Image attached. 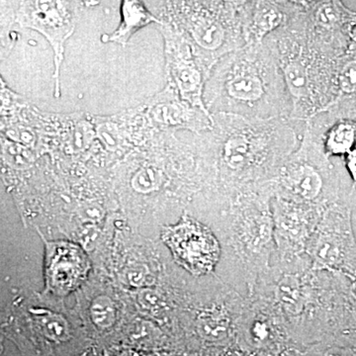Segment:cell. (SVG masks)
Returning a JSON list of instances; mask_svg holds the SVG:
<instances>
[{
    "mask_svg": "<svg viewBox=\"0 0 356 356\" xmlns=\"http://www.w3.org/2000/svg\"><path fill=\"white\" fill-rule=\"evenodd\" d=\"M212 128L203 136V163L225 191L269 184L298 147L305 123L289 119L250 120L212 114Z\"/></svg>",
    "mask_w": 356,
    "mask_h": 356,
    "instance_id": "6da1fadb",
    "label": "cell"
},
{
    "mask_svg": "<svg viewBox=\"0 0 356 356\" xmlns=\"http://www.w3.org/2000/svg\"><path fill=\"white\" fill-rule=\"evenodd\" d=\"M203 100L211 115L250 120L289 119L292 110L280 67L264 42L222 58L211 72Z\"/></svg>",
    "mask_w": 356,
    "mask_h": 356,
    "instance_id": "7a4b0ae2",
    "label": "cell"
},
{
    "mask_svg": "<svg viewBox=\"0 0 356 356\" xmlns=\"http://www.w3.org/2000/svg\"><path fill=\"white\" fill-rule=\"evenodd\" d=\"M302 10L303 1H300L286 24L264 41L280 67L291 100L289 120L297 123H306L329 108L337 60L321 53L309 41Z\"/></svg>",
    "mask_w": 356,
    "mask_h": 356,
    "instance_id": "3957f363",
    "label": "cell"
},
{
    "mask_svg": "<svg viewBox=\"0 0 356 356\" xmlns=\"http://www.w3.org/2000/svg\"><path fill=\"white\" fill-rule=\"evenodd\" d=\"M2 332L21 356H86L95 348L79 314L46 293L16 299Z\"/></svg>",
    "mask_w": 356,
    "mask_h": 356,
    "instance_id": "277c9868",
    "label": "cell"
},
{
    "mask_svg": "<svg viewBox=\"0 0 356 356\" xmlns=\"http://www.w3.org/2000/svg\"><path fill=\"white\" fill-rule=\"evenodd\" d=\"M166 25L186 40L209 72L229 53L247 46L245 1L168 2Z\"/></svg>",
    "mask_w": 356,
    "mask_h": 356,
    "instance_id": "5b68a950",
    "label": "cell"
},
{
    "mask_svg": "<svg viewBox=\"0 0 356 356\" xmlns=\"http://www.w3.org/2000/svg\"><path fill=\"white\" fill-rule=\"evenodd\" d=\"M329 124L324 113L306 122L298 147L271 182L277 197L324 209L339 201V179L322 144L323 132Z\"/></svg>",
    "mask_w": 356,
    "mask_h": 356,
    "instance_id": "8992f818",
    "label": "cell"
},
{
    "mask_svg": "<svg viewBox=\"0 0 356 356\" xmlns=\"http://www.w3.org/2000/svg\"><path fill=\"white\" fill-rule=\"evenodd\" d=\"M308 242L309 254L317 268L346 276L356 271V240L348 206L339 201L329 206Z\"/></svg>",
    "mask_w": 356,
    "mask_h": 356,
    "instance_id": "52a82bcc",
    "label": "cell"
},
{
    "mask_svg": "<svg viewBox=\"0 0 356 356\" xmlns=\"http://www.w3.org/2000/svg\"><path fill=\"white\" fill-rule=\"evenodd\" d=\"M302 19L309 41L327 57L337 58L350 50L356 11L343 2L303 1Z\"/></svg>",
    "mask_w": 356,
    "mask_h": 356,
    "instance_id": "ba28073f",
    "label": "cell"
},
{
    "mask_svg": "<svg viewBox=\"0 0 356 356\" xmlns=\"http://www.w3.org/2000/svg\"><path fill=\"white\" fill-rule=\"evenodd\" d=\"M81 287L79 314L93 341V350L119 341L124 332L125 301L107 283L91 281Z\"/></svg>",
    "mask_w": 356,
    "mask_h": 356,
    "instance_id": "9c48e42d",
    "label": "cell"
},
{
    "mask_svg": "<svg viewBox=\"0 0 356 356\" xmlns=\"http://www.w3.org/2000/svg\"><path fill=\"white\" fill-rule=\"evenodd\" d=\"M161 238L175 261L193 275L212 273L219 261L221 247L216 236L207 226L187 214L182 215L177 224L165 226Z\"/></svg>",
    "mask_w": 356,
    "mask_h": 356,
    "instance_id": "30bf717a",
    "label": "cell"
},
{
    "mask_svg": "<svg viewBox=\"0 0 356 356\" xmlns=\"http://www.w3.org/2000/svg\"><path fill=\"white\" fill-rule=\"evenodd\" d=\"M168 83L175 95L195 108L208 112L203 95L211 72L199 60L186 40L163 25ZM209 113V112H208Z\"/></svg>",
    "mask_w": 356,
    "mask_h": 356,
    "instance_id": "8fae6325",
    "label": "cell"
},
{
    "mask_svg": "<svg viewBox=\"0 0 356 356\" xmlns=\"http://www.w3.org/2000/svg\"><path fill=\"white\" fill-rule=\"evenodd\" d=\"M19 13L21 25L32 28L49 40L55 53L56 93H60V64L64 60L65 43L74 31L76 21L70 2H23Z\"/></svg>",
    "mask_w": 356,
    "mask_h": 356,
    "instance_id": "7c38bea8",
    "label": "cell"
},
{
    "mask_svg": "<svg viewBox=\"0 0 356 356\" xmlns=\"http://www.w3.org/2000/svg\"><path fill=\"white\" fill-rule=\"evenodd\" d=\"M46 294L64 298L83 287L90 264L83 248L67 242H44Z\"/></svg>",
    "mask_w": 356,
    "mask_h": 356,
    "instance_id": "4fadbf2b",
    "label": "cell"
},
{
    "mask_svg": "<svg viewBox=\"0 0 356 356\" xmlns=\"http://www.w3.org/2000/svg\"><path fill=\"white\" fill-rule=\"evenodd\" d=\"M300 1H245V30L247 46L262 43L271 33L286 24L296 13Z\"/></svg>",
    "mask_w": 356,
    "mask_h": 356,
    "instance_id": "5bb4252c",
    "label": "cell"
},
{
    "mask_svg": "<svg viewBox=\"0 0 356 356\" xmlns=\"http://www.w3.org/2000/svg\"><path fill=\"white\" fill-rule=\"evenodd\" d=\"M329 120L356 119V50L337 58L332 81V100L325 111Z\"/></svg>",
    "mask_w": 356,
    "mask_h": 356,
    "instance_id": "9a60e30c",
    "label": "cell"
},
{
    "mask_svg": "<svg viewBox=\"0 0 356 356\" xmlns=\"http://www.w3.org/2000/svg\"><path fill=\"white\" fill-rule=\"evenodd\" d=\"M322 144L327 158H344L356 147V119L332 121L323 132Z\"/></svg>",
    "mask_w": 356,
    "mask_h": 356,
    "instance_id": "2e32d148",
    "label": "cell"
},
{
    "mask_svg": "<svg viewBox=\"0 0 356 356\" xmlns=\"http://www.w3.org/2000/svg\"><path fill=\"white\" fill-rule=\"evenodd\" d=\"M152 23L161 24V20L149 13L143 2L124 1L122 4L121 24L113 34L110 35L108 40L115 43L126 44L136 32Z\"/></svg>",
    "mask_w": 356,
    "mask_h": 356,
    "instance_id": "e0dca14e",
    "label": "cell"
},
{
    "mask_svg": "<svg viewBox=\"0 0 356 356\" xmlns=\"http://www.w3.org/2000/svg\"><path fill=\"white\" fill-rule=\"evenodd\" d=\"M199 336L210 343L224 341L229 336V320L222 311L206 310L199 314L196 320Z\"/></svg>",
    "mask_w": 356,
    "mask_h": 356,
    "instance_id": "ac0fdd59",
    "label": "cell"
},
{
    "mask_svg": "<svg viewBox=\"0 0 356 356\" xmlns=\"http://www.w3.org/2000/svg\"><path fill=\"white\" fill-rule=\"evenodd\" d=\"M280 297L289 310L299 312L302 306V291L299 281L294 277H285L280 285Z\"/></svg>",
    "mask_w": 356,
    "mask_h": 356,
    "instance_id": "d6986e66",
    "label": "cell"
},
{
    "mask_svg": "<svg viewBox=\"0 0 356 356\" xmlns=\"http://www.w3.org/2000/svg\"><path fill=\"white\" fill-rule=\"evenodd\" d=\"M147 348L137 344L119 341L92 350V356H152Z\"/></svg>",
    "mask_w": 356,
    "mask_h": 356,
    "instance_id": "ffe728a7",
    "label": "cell"
},
{
    "mask_svg": "<svg viewBox=\"0 0 356 356\" xmlns=\"http://www.w3.org/2000/svg\"><path fill=\"white\" fill-rule=\"evenodd\" d=\"M344 165L346 170L350 173L353 186L356 187V147L350 154L344 156Z\"/></svg>",
    "mask_w": 356,
    "mask_h": 356,
    "instance_id": "44dd1931",
    "label": "cell"
},
{
    "mask_svg": "<svg viewBox=\"0 0 356 356\" xmlns=\"http://www.w3.org/2000/svg\"><path fill=\"white\" fill-rule=\"evenodd\" d=\"M324 356H356V351L346 346H332L325 350Z\"/></svg>",
    "mask_w": 356,
    "mask_h": 356,
    "instance_id": "7402d4cb",
    "label": "cell"
},
{
    "mask_svg": "<svg viewBox=\"0 0 356 356\" xmlns=\"http://www.w3.org/2000/svg\"><path fill=\"white\" fill-rule=\"evenodd\" d=\"M4 317L0 315V351L2 350V341H3V332H2V324H3Z\"/></svg>",
    "mask_w": 356,
    "mask_h": 356,
    "instance_id": "603a6c76",
    "label": "cell"
},
{
    "mask_svg": "<svg viewBox=\"0 0 356 356\" xmlns=\"http://www.w3.org/2000/svg\"><path fill=\"white\" fill-rule=\"evenodd\" d=\"M348 277H350V280H353V288H355L356 291V271H355V273H353V274H350V275H348Z\"/></svg>",
    "mask_w": 356,
    "mask_h": 356,
    "instance_id": "cb8c5ba5",
    "label": "cell"
}]
</instances>
